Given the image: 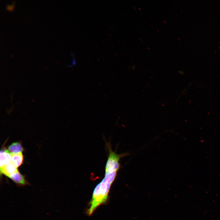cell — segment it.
Here are the masks:
<instances>
[{
    "label": "cell",
    "instance_id": "6da1fadb",
    "mask_svg": "<svg viewBox=\"0 0 220 220\" xmlns=\"http://www.w3.org/2000/svg\"><path fill=\"white\" fill-rule=\"evenodd\" d=\"M108 154L105 166L104 178L95 188L88 210L89 215H91L95 209L107 200L110 188L116 177L120 168L119 161L124 157L123 154H117L112 148L108 149Z\"/></svg>",
    "mask_w": 220,
    "mask_h": 220
},
{
    "label": "cell",
    "instance_id": "3957f363",
    "mask_svg": "<svg viewBox=\"0 0 220 220\" xmlns=\"http://www.w3.org/2000/svg\"><path fill=\"white\" fill-rule=\"evenodd\" d=\"M12 154L7 149H2L0 153V167H2L11 162Z\"/></svg>",
    "mask_w": 220,
    "mask_h": 220
},
{
    "label": "cell",
    "instance_id": "277c9868",
    "mask_svg": "<svg viewBox=\"0 0 220 220\" xmlns=\"http://www.w3.org/2000/svg\"><path fill=\"white\" fill-rule=\"evenodd\" d=\"M18 170L11 162L0 167L1 174L7 177L16 172Z\"/></svg>",
    "mask_w": 220,
    "mask_h": 220
},
{
    "label": "cell",
    "instance_id": "5b68a950",
    "mask_svg": "<svg viewBox=\"0 0 220 220\" xmlns=\"http://www.w3.org/2000/svg\"><path fill=\"white\" fill-rule=\"evenodd\" d=\"M7 150L11 154L22 152L24 151L22 143L20 141L12 143L8 146Z\"/></svg>",
    "mask_w": 220,
    "mask_h": 220
},
{
    "label": "cell",
    "instance_id": "7a4b0ae2",
    "mask_svg": "<svg viewBox=\"0 0 220 220\" xmlns=\"http://www.w3.org/2000/svg\"><path fill=\"white\" fill-rule=\"evenodd\" d=\"M8 177L12 180L18 186H23L29 185L25 176L20 174L18 170L10 175Z\"/></svg>",
    "mask_w": 220,
    "mask_h": 220
},
{
    "label": "cell",
    "instance_id": "8992f818",
    "mask_svg": "<svg viewBox=\"0 0 220 220\" xmlns=\"http://www.w3.org/2000/svg\"><path fill=\"white\" fill-rule=\"evenodd\" d=\"M23 161L24 156L22 152L12 154L11 162L17 168L22 164Z\"/></svg>",
    "mask_w": 220,
    "mask_h": 220
},
{
    "label": "cell",
    "instance_id": "52a82bcc",
    "mask_svg": "<svg viewBox=\"0 0 220 220\" xmlns=\"http://www.w3.org/2000/svg\"><path fill=\"white\" fill-rule=\"evenodd\" d=\"M14 8V4H7L6 6V9L9 11H12L13 10Z\"/></svg>",
    "mask_w": 220,
    "mask_h": 220
}]
</instances>
